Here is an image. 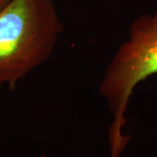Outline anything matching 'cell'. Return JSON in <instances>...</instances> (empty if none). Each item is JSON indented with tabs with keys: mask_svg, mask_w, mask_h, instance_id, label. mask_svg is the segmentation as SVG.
I'll return each instance as SVG.
<instances>
[{
	"mask_svg": "<svg viewBox=\"0 0 157 157\" xmlns=\"http://www.w3.org/2000/svg\"><path fill=\"white\" fill-rule=\"evenodd\" d=\"M61 32L52 0H9L0 9V86L15 89L50 57Z\"/></svg>",
	"mask_w": 157,
	"mask_h": 157,
	"instance_id": "6da1fadb",
	"label": "cell"
},
{
	"mask_svg": "<svg viewBox=\"0 0 157 157\" xmlns=\"http://www.w3.org/2000/svg\"><path fill=\"white\" fill-rule=\"evenodd\" d=\"M157 73V8L131 24L128 39L113 57L100 85V93L113 114L109 128L110 156L120 157L130 136L123 135L126 112L135 86Z\"/></svg>",
	"mask_w": 157,
	"mask_h": 157,
	"instance_id": "7a4b0ae2",
	"label": "cell"
},
{
	"mask_svg": "<svg viewBox=\"0 0 157 157\" xmlns=\"http://www.w3.org/2000/svg\"><path fill=\"white\" fill-rule=\"evenodd\" d=\"M8 1L9 0H0V9L5 6V5H6L8 3Z\"/></svg>",
	"mask_w": 157,
	"mask_h": 157,
	"instance_id": "3957f363",
	"label": "cell"
}]
</instances>
